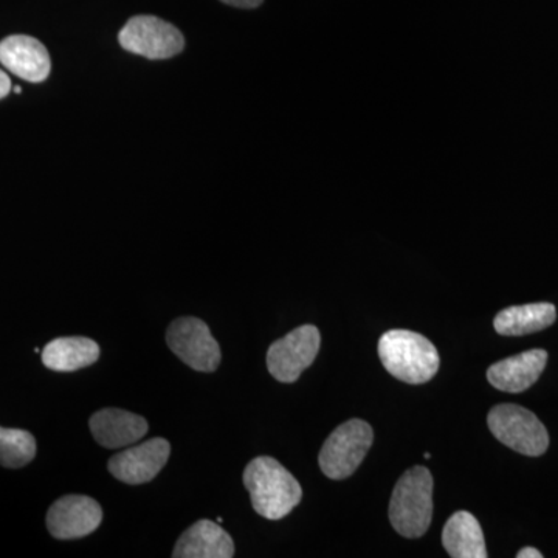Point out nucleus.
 I'll return each instance as SVG.
<instances>
[{"label": "nucleus", "mask_w": 558, "mask_h": 558, "mask_svg": "<svg viewBox=\"0 0 558 558\" xmlns=\"http://www.w3.org/2000/svg\"><path fill=\"white\" fill-rule=\"evenodd\" d=\"M556 319L557 310L554 304L532 303L499 312L494 326L499 336L523 337L549 328Z\"/></svg>", "instance_id": "f3484780"}, {"label": "nucleus", "mask_w": 558, "mask_h": 558, "mask_svg": "<svg viewBox=\"0 0 558 558\" xmlns=\"http://www.w3.org/2000/svg\"><path fill=\"white\" fill-rule=\"evenodd\" d=\"M374 433L368 422L352 418L333 429L319 451V469L330 480L349 478L373 446Z\"/></svg>", "instance_id": "39448f33"}, {"label": "nucleus", "mask_w": 558, "mask_h": 558, "mask_svg": "<svg viewBox=\"0 0 558 558\" xmlns=\"http://www.w3.org/2000/svg\"><path fill=\"white\" fill-rule=\"evenodd\" d=\"M220 2L236 7V9H258L264 0H220Z\"/></svg>", "instance_id": "6ab92c4d"}, {"label": "nucleus", "mask_w": 558, "mask_h": 558, "mask_svg": "<svg viewBox=\"0 0 558 558\" xmlns=\"http://www.w3.org/2000/svg\"><path fill=\"white\" fill-rule=\"evenodd\" d=\"M100 359L97 341L86 337H61L51 340L43 351V363L58 373H72L94 365Z\"/></svg>", "instance_id": "2eb2a0df"}, {"label": "nucleus", "mask_w": 558, "mask_h": 558, "mask_svg": "<svg viewBox=\"0 0 558 558\" xmlns=\"http://www.w3.org/2000/svg\"><path fill=\"white\" fill-rule=\"evenodd\" d=\"M170 453L171 446L167 439L154 438L110 458L108 469L121 483L138 486L159 475Z\"/></svg>", "instance_id": "9d476101"}, {"label": "nucleus", "mask_w": 558, "mask_h": 558, "mask_svg": "<svg viewBox=\"0 0 558 558\" xmlns=\"http://www.w3.org/2000/svg\"><path fill=\"white\" fill-rule=\"evenodd\" d=\"M0 64L31 83L49 78L51 61L44 44L32 36L13 35L0 43Z\"/></svg>", "instance_id": "9b49d317"}, {"label": "nucleus", "mask_w": 558, "mask_h": 558, "mask_svg": "<svg viewBox=\"0 0 558 558\" xmlns=\"http://www.w3.org/2000/svg\"><path fill=\"white\" fill-rule=\"evenodd\" d=\"M442 545L453 558H487L486 539L480 521L461 510L447 521Z\"/></svg>", "instance_id": "dca6fc26"}, {"label": "nucleus", "mask_w": 558, "mask_h": 558, "mask_svg": "<svg viewBox=\"0 0 558 558\" xmlns=\"http://www.w3.org/2000/svg\"><path fill=\"white\" fill-rule=\"evenodd\" d=\"M120 46L148 60H168L185 47L182 33L156 16H134L121 28Z\"/></svg>", "instance_id": "423d86ee"}, {"label": "nucleus", "mask_w": 558, "mask_h": 558, "mask_svg": "<svg viewBox=\"0 0 558 558\" xmlns=\"http://www.w3.org/2000/svg\"><path fill=\"white\" fill-rule=\"evenodd\" d=\"M171 351L190 368L201 373H213L220 365L218 341L209 332L207 323L201 318L183 317L171 323L167 332Z\"/></svg>", "instance_id": "0eeeda50"}, {"label": "nucleus", "mask_w": 558, "mask_h": 558, "mask_svg": "<svg viewBox=\"0 0 558 558\" xmlns=\"http://www.w3.org/2000/svg\"><path fill=\"white\" fill-rule=\"evenodd\" d=\"M244 486L247 487L255 512L267 520L284 519L303 498L295 476L270 457H259L248 462L244 470Z\"/></svg>", "instance_id": "f257e3e1"}, {"label": "nucleus", "mask_w": 558, "mask_h": 558, "mask_svg": "<svg viewBox=\"0 0 558 558\" xmlns=\"http://www.w3.org/2000/svg\"><path fill=\"white\" fill-rule=\"evenodd\" d=\"M488 428L499 442L526 457H542L549 447L548 429L532 411L513 403L492 409Z\"/></svg>", "instance_id": "20e7f679"}, {"label": "nucleus", "mask_w": 558, "mask_h": 558, "mask_svg": "<svg viewBox=\"0 0 558 558\" xmlns=\"http://www.w3.org/2000/svg\"><path fill=\"white\" fill-rule=\"evenodd\" d=\"M322 336L312 325L300 326L284 339L275 341L267 352V368L274 379L282 384H293L301 373L310 368L317 359Z\"/></svg>", "instance_id": "6e6552de"}, {"label": "nucleus", "mask_w": 558, "mask_h": 558, "mask_svg": "<svg viewBox=\"0 0 558 558\" xmlns=\"http://www.w3.org/2000/svg\"><path fill=\"white\" fill-rule=\"evenodd\" d=\"M546 363H548V352L543 349H532L492 365L487 369V380L499 391L517 395L537 384L546 368Z\"/></svg>", "instance_id": "f8f14e48"}, {"label": "nucleus", "mask_w": 558, "mask_h": 558, "mask_svg": "<svg viewBox=\"0 0 558 558\" xmlns=\"http://www.w3.org/2000/svg\"><path fill=\"white\" fill-rule=\"evenodd\" d=\"M11 92V81L9 75L0 69V100L5 98Z\"/></svg>", "instance_id": "aec40b11"}, {"label": "nucleus", "mask_w": 558, "mask_h": 558, "mask_svg": "<svg viewBox=\"0 0 558 558\" xmlns=\"http://www.w3.org/2000/svg\"><path fill=\"white\" fill-rule=\"evenodd\" d=\"M433 519V476L427 468L416 465L403 473L389 502V521L398 534L418 538L428 531Z\"/></svg>", "instance_id": "7ed1b4c3"}, {"label": "nucleus", "mask_w": 558, "mask_h": 558, "mask_svg": "<svg viewBox=\"0 0 558 558\" xmlns=\"http://www.w3.org/2000/svg\"><path fill=\"white\" fill-rule=\"evenodd\" d=\"M102 520L101 506L86 495H68L54 501L47 512L51 537L75 539L97 531Z\"/></svg>", "instance_id": "1a4fd4ad"}, {"label": "nucleus", "mask_w": 558, "mask_h": 558, "mask_svg": "<svg viewBox=\"0 0 558 558\" xmlns=\"http://www.w3.org/2000/svg\"><path fill=\"white\" fill-rule=\"evenodd\" d=\"M36 439L25 429L0 427V465L21 469L36 457Z\"/></svg>", "instance_id": "a211bd4d"}, {"label": "nucleus", "mask_w": 558, "mask_h": 558, "mask_svg": "<svg viewBox=\"0 0 558 558\" xmlns=\"http://www.w3.org/2000/svg\"><path fill=\"white\" fill-rule=\"evenodd\" d=\"M519 558H542L543 554L539 553L538 549L535 548H523L517 554Z\"/></svg>", "instance_id": "412c9836"}, {"label": "nucleus", "mask_w": 558, "mask_h": 558, "mask_svg": "<svg viewBox=\"0 0 558 558\" xmlns=\"http://www.w3.org/2000/svg\"><path fill=\"white\" fill-rule=\"evenodd\" d=\"M13 92H14V94L20 95V94H21V92H22V89H21V87H20V86H14V90H13Z\"/></svg>", "instance_id": "4be33fe9"}, {"label": "nucleus", "mask_w": 558, "mask_h": 558, "mask_svg": "<svg viewBox=\"0 0 558 558\" xmlns=\"http://www.w3.org/2000/svg\"><path fill=\"white\" fill-rule=\"evenodd\" d=\"M234 543L226 529L211 520H201L186 529L175 545L174 558H231Z\"/></svg>", "instance_id": "4468645a"}, {"label": "nucleus", "mask_w": 558, "mask_h": 558, "mask_svg": "<svg viewBox=\"0 0 558 558\" xmlns=\"http://www.w3.org/2000/svg\"><path fill=\"white\" fill-rule=\"evenodd\" d=\"M89 425L95 440L110 450L132 446L145 438L149 429L145 417L119 409L97 411L90 417Z\"/></svg>", "instance_id": "ddd939ff"}, {"label": "nucleus", "mask_w": 558, "mask_h": 558, "mask_svg": "<svg viewBox=\"0 0 558 558\" xmlns=\"http://www.w3.org/2000/svg\"><path fill=\"white\" fill-rule=\"evenodd\" d=\"M379 357L385 369L396 379L421 385L438 374V349L428 339L411 330L392 329L379 341Z\"/></svg>", "instance_id": "f03ea898"}]
</instances>
